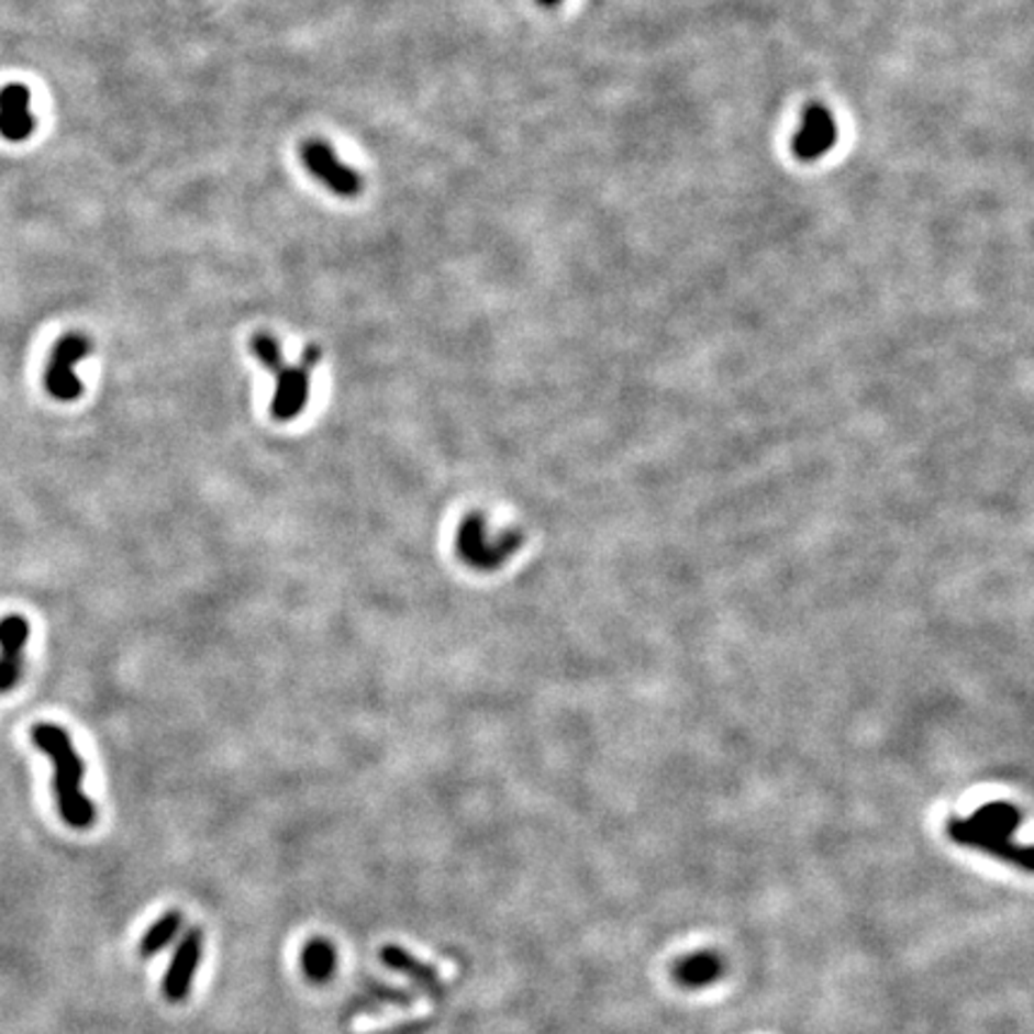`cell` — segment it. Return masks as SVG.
<instances>
[{"mask_svg": "<svg viewBox=\"0 0 1034 1034\" xmlns=\"http://www.w3.org/2000/svg\"><path fill=\"white\" fill-rule=\"evenodd\" d=\"M485 536H487L485 534V520H481V515H469L460 525V530H458V554L465 563H469V566L491 568L505 556L508 546L513 544V540H510V542L499 544V546H489V542L485 540Z\"/></svg>", "mask_w": 1034, "mask_h": 1034, "instance_id": "9", "label": "cell"}, {"mask_svg": "<svg viewBox=\"0 0 1034 1034\" xmlns=\"http://www.w3.org/2000/svg\"><path fill=\"white\" fill-rule=\"evenodd\" d=\"M32 741L53 761V792L63 822L73 829H89L97 819V810L82 790L85 761L77 755L70 735L56 723H36Z\"/></svg>", "mask_w": 1034, "mask_h": 1034, "instance_id": "1", "label": "cell"}, {"mask_svg": "<svg viewBox=\"0 0 1034 1034\" xmlns=\"http://www.w3.org/2000/svg\"><path fill=\"white\" fill-rule=\"evenodd\" d=\"M540 3H542V5H548V8H551V5H558V3H560V0H540Z\"/></svg>", "mask_w": 1034, "mask_h": 1034, "instance_id": "13", "label": "cell"}, {"mask_svg": "<svg viewBox=\"0 0 1034 1034\" xmlns=\"http://www.w3.org/2000/svg\"><path fill=\"white\" fill-rule=\"evenodd\" d=\"M201 950H204V932H201L199 926H192V930L180 938L164 977V997L170 1003H182L190 997L194 975L201 963Z\"/></svg>", "mask_w": 1034, "mask_h": 1034, "instance_id": "5", "label": "cell"}, {"mask_svg": "<svg viewBox=\"0 0 1034 1034\" xmlns=\"http://www.w3.org/2000/svg\"><path fill=\"white\" fill-rule=\"evenodd\" d=\"M335 948L329 942V938L314 936L312 942H307L302 948V972L314 985H324L333 977L335 972Z\"/></svg>", "mask_w": 1034, "mask_h": 1034, "instance_id": "11", "label": "cell"}, {"mask_svg": "<svg viewBox=\"0 0 1034 1034\" xmlns=\"http://www.w3.org/2000/svg\"><path fill=\"white\" fill-rule=\"evenodd\" d=\"M182 924V912L178 910H168L160 915L149 930L144 932L142 942H140V956L142 958H152L158 950H164L168 944H173V938L178 936Z\"/></svg>", "mask_w": 1034, "mask_h": 1034, "instance_id": "12", "label": "cell"}, {"mask_svg": "<svg viewBox=\"0 0 1034 1034\" xmlns=\"http://www.w3.org/2000/svg\"><path fill=\"white\" fill-rule=\"evenodd\" d=\"M381 963L386 965V968H391L393 972H402L405 977H410L414 985H420L429 993V997H434L436 1001H441V997H443L441 977L436 975V970L432 968V965H426L420 958H414L410 950L393 946V944L383 946L381 948Z\"/></svg>", "mask_w": 1034, "mask_h": 1034, "instance_id": "10", "label": "cell"}, {"mask_svg": "<svg viewBox=\"0 0 1034 1034\" xmlns=\"http://www.w3.org/2000/svg\"><path fill=\"white\" fill-rule=\"evenodd\" d=\"M838 140V127L831 118L829 109L812 103L802 113V125L792 140V152L802 160H814L824 156Z\"/></svg>", "mask_w": 1034, "mask_h": 1034, "instance_id": "6", "label": "cell"}, {"mask_svg": "<svg viewBox=\"0 0 1034 1034\" xmlns=\"http://www.w3.org/2000/svg\"><path fill=\"white\" fill-rule=\"evenodd\" d=\"M252 353L257 355L262 365L276 376V393L271 402V414L280 422H290L307 408L309 400V379L319 365L321 351L319 345H307L298 365H286L280 355V345L268 333H257L252 338Z\"/></svg>", "mask_w": 1034, "mask_h": 1034, "instance_id": "2", "label": "cell"}, {"mask_svg": "<svg viewBox=\"0 0 1034 1034\" xmlns=\"http://www.w3.org/2000/svg\"><path fill=\"white\" fill-rule=\"evenodd\" d=\"M300 158L304 168L312 173L321 185H326L333 194L353 199L362 192V187H365V180H362L359 173L351 166H345L326 142H321V140L304 142L300 149Z\"/></svg>", "mask_w": 1034, "mask_h": 1034, "instance_id": "4", "label": "cell"}, {"mask_svg": "<svg viewBox=\"0 0 1034 1034\" xmlns=\"http://www.w3.org/2000/svg\"><path fill=\"white\" fill-rule=\"evenodd\" d=\"M26 642H30L26 618L5 615L0 621V694L10 692L22 678Z\"/></svg>", "mask_w": 1034, "mask_h": 1034, "instance_id": "7", "label": "cell"}, {"mask_svg": "<svg viewBox=\"0 0 1034 1034\" xmlns=\"http://www.w3.org/2000/svg\"><path fill=\"white\" fill-rule=\"evenodd\" d=\"M34 127L32 91L24 85H8L0 89V134L8 142H26Z\"/></svg>", "mask_w": 1034, "mask_h": 1034, "instance_id": "8", "label": "cell"}, {"mask_svg": "<svg viewBox=\"0 0 1034 1034\" xmlns=\"http://www.w3.org/2000/svg\"><path fill=\"white\" fill-rule=\"evenodd\" d=\"M91 353V341L82 333H67L53 345V353L48 357L46 367V391L63 402L77 400L82 396L85 386L79 379L75 367Z\"/></svg>", "mask_w": 1034, "mask_h": 1034, "instance_id": "3", "label": "cell"}]
</instances>
